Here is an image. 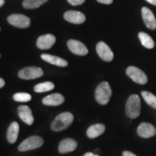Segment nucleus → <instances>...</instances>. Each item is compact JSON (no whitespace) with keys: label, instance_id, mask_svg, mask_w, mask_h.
<instances>
[{"label":"nucleus","instance_id":"a878e982","mask_svg":"<svg viewBox=\"0 0 156 156\" xmlns=\"http://www.w3.org/2000/svg\"><path fill=\"white\" fill-rule=\"evenodd\" d=\"M98 2L105 4V5H110L113 2V0H97Z\"/></svg>","mask_w":156,"mask_h":156},{"label":"nucleus","instance_id":"f03ea898","mask_svg":"<svg viewBox=\"0 0 156 156\" xmlns=\"http://www.w3.org/2000/svg\"><path fill=\"white\" fill-rule=\"evenodd\" d=\"M141 112V102L137 95H132L129 97L126 103V114L129 118H137Z\"/></svg>","mask_w":156,"mask_h":156},{"label":"nucleus","instance_id":"412c9836","mask_svg":"<svg viewBox=\"0 0 156 156\" xmlns=\"http://www.w3.org/2000/svg\"><path fill=\"white\" fill-rule=\"evenodd\" d=\"M54 88V84L51 82H45L39 83L34 87V91L36 93H44L50 91Z\"/></svg>","mask_w":156,"mask_h":156},{"label":"nucleus","instance_id":"aec40b11","mask_svg":"<svg viewBox=\"0 0 156 156\" xmlns=\"http://www.w3.org/2000/svg\"><path fill=\"white\" fill-rule=\"evenodd\" d=\"M139 38L144 47L147 48H153L155 46V43H154L153 38L145 33L140 32L139 34Z\"/></svg>","mask_w":156,"mask_h":156},{"label":"nucleus","instance_id":"393cba45","mask_svg":"<svg viewBox=\"0 0 156 156\" xmlns=\"http://www.w3.org/2000/svg\"><path fill=\"white\" fill-rule=\"evenodd\" d=\"M68 2L71 4L72 5L77 6V5H80L82 4H83L85 2V0H67Z\"/></svg>","mask_w":156,"mask_h":156},{"label":"nucleus","instance_id":"2eb2a0df","mask_svg":"<svg viewBox=\"0 0 156 156\" xmlns=\"http://www.w3.org/2000/svg\"><path fill=\"white\" fill-rule=\"evenodd\" d=\"M77 147V143L75 140L71 138H66L60 142L58 145V152L62 154L73 152Z\"/></svg>","mask_w":156,"mask_h":156},{"label":"nucleus","instance_id":"7ed1b4c3","mask_svg":"<svg viewBox=\"0 0 156 156\" xmlns=\"http://www.w3.org/2000/svg\"><path fill=\"white\" fill-rule=\"evenodd\" d=\"M112 90L110 85L107 82H103L96 87L95 93V100L99 104L106 105L110 101Z\"/></svg>","mask_w":156,"mask_h":156},{"label":"nucleus","instance_id":"c756f323","mask_svg":"<svg viewBox=\"0 0 156 156\" xmlns=\"http://www.w3.org/2000/svg\"><path fill=\"white\" fill-rule=\"evenodd\" d=\"M83 156H99V155H94V154L92 153H85Z\"/></svg>","mask_w":156,"mask_h":156},{"label":"nucleus","instance_id":"4be33fe9","mask_svg":"<svg viewBox=\"0 0 156 156\" xmlns=\"http://www.w3.org/2000/svg\"><path fill=\"white\" fill-rule=\"evenodd\" d=\"M48 0H24L23 5L26 9H35L44 5Z\"/></svg>","mask_w":156,"mask_h":156},{"label":"nucleus","instance_id":"6e6552de","mask_svg":"<svg viewBox=\"0 0 156 156\" xmlns=\"http://www.w3.org/2000/svg\"><path fill=\"white\" fill-rule=\"evenodd\" d=\"M96 51L100 58L103 61L111 62L114 58V53L110 47L104 42L101 41L97 44Z\"/></svg>","mask_w":156,"mask_h":156},{"label":"nucleus","instance_id":"f3484780","mask_svg":"<svg viewBox=\"0 0 156 156\" xmlns=\"http://www.w3.org/2000/svg\"><path fill=\"white\" fill-rule=\"evenodd\" d=\"M20 130V126L18 123L13 122L9 125L7 133V139L10 144H14L17 141Z\"/></svg>","mask_w":156,"mask_h":156},{"label":"nucleus","instance_id":"dca6fc26","mask_svg":"<svg viewBox=\"0 0 156 156\" xmlns=\"http://www.w3.org/2000/svg\"><path fill=\"white\" fill-rule=\"evenodd\" d=\"M64 101V98L60 93H54V94L47 95L43 98L42 103L46 106H56L62 104Z\"/></svg>","mask_w":156,"mask_h":156},{"label":"nucleus","instance_id":"2f4dec72","mask_svg":"<svg viewBox=\"0 0 156 156\" xmlns=\"http://www.w3.org/2000/svg\"><path fill=\"white\" fill-rule=\"evenodd\" d=\"M0 56H1V55H0Z\"/></svg>","mask_w":156,"mask_h":156},{"label":"nucleus","instance_id":"f257e3e1","mask_svg":"<svg viewBox=\"0 0 156 156\" xmlns=\"http://www.w3.org/2000/svg\"><path fill=\"white\" fill-rule=\"evenodd\" d=\"M74 116L69 112L58 114L51 124V129L54 132H61L67 129L73 122Z\"/></svg>","mask_w":156,"mask_h":156},{"label":"nucleus","instance_id":"bb28decb","mask_svg":"<svg viewBox=\"0 0 156 156\" xmlns=\"http://www.w3.org/2000/svg\"><path fill=\"white\" fill-rule=\"evenodd\" d=\"M122 156H136V155H134V153H132V152L129 151H124L122 153Z\"/></svg>","mask_w":156,"mask_h":156},{"label":"nucleus","instance_id":"cd10ccee","mask_svg":"<svg viewBox=\"0 0 156 156\" xmlns=\"http://www.w3.org/2000/svg\"><path fill=\"white\" fill-rule=\"evenodd\" d=\"M5 82L4 80L2 79V78L0 77V88H2V87H3L4 86H5Z\"/></svg>","mask_w":156,"mask_h":156},{"label":"nucleus","instance_id":"a211bd4d","mask_svg":"<svg viewBox=\"0 0 156 156\" xmlns=\"http://www.w3.org/2000/svg\"><path fill=\"white\" fill-rule=\"evenodd\" d=\"M106 130V127L102 124H93L87 129V136L90 139H94L102 134Z\"/></svg>","mask_w":156,"mask_h":156},{"label":"nucleus","instance_id":"423d86ee","mask_svg":"<svg viewBox=\"0 0 156 156\" xmlns=\"http://www.w3.org/2000/svg\"><path fill=\"white\" fill-rule=\"evenodd\" d=\"M44 75V72L40 67H28L20 70L18 76L23 80H34L41 77Z\"/></svg>","mask_w":156,"mask_h":156},{"label":"nucleus","instance_id":"0eeeda50","mask_svg":"<svg viewBox=\"0 0 156 156\" xmlns=\"http://www.w3.org/2000/svg\"><path fill=\"white\" fill-rule=\"evenodd\" d=\"M7 21L13 26L19 28H26L30 26V20L25 15L14 14L7 17Z\"/></svg>","mask_w":156,"mask_h":156},{"label":"nucleus","instance_id":"4468645a","mask_svg":"<svg viewBox=\"0 0 156 156\" xmlns=\"http://www.w3.org/2000/svg\"><path fill=\"white\" fill-rule=\"evenodd\" d=\"M17 112L20 118L23 122H24L25 124L28 125H32L34 124V118L33 116L32 112L30 108L27 106H20L17 108Z\"/></svg>","mask_w":156,"mask_h":156},{"label":"nucleus","instance_id":"20e7f679","mask_svg":"<svg viewBox=\"0 0 156 156\" xmlns=\"http://www.w3.org/2000/svg\"><path fill=\"white\" fill-rule=\"evenodd\" d=\"M44 145V140L39 136H31L25 139L18 147V151L25 152L32 151L41 147Z\"/></svg>","mask_w":156,"mask_h":156},{"label":"nucleus","instance_id":"b1692460","mask_svg":"<svg viewBox=\"0 0 156 156\" xmlns=\"http://www.w3.org/2000/svg\"><path fill=\"white\" fill-rule=\"evenodd\" d=\"M31 98V95L27 93H17L13 95V99L17 102H28Z\"/></svg>","mask_w":156,"mask_h":156},{"label":"nucleus","instance_id":"39448f33","mask_svg":"<svg viewBox=\"0 0 156 156\" xmlns=\"http://www.w3.org/2000/svg\"><path fill=\"white\" fill-rule=\"evenodd\" d=\"M126 75L133 80L134 83L140 85H145L147 82V77L144 72H142L139 68L133 67H129L126 71Z\"/></svg>","mask_w":156,"mask_h":156},{"label":"nucleus","instance_id":"9d476101","mask_svg":"<svg viewBox=\"0 0 156 156\" xmlns=\"http://www.w3.org/2000/svg\"><path fill=\"white\" fill-rule=\"evenodd\" d=\"M137 134L140 137L150 138L156 134V129L153 124L150 123L143 122L140 124L137 128Z\"/></svg>","mask_w":156,"mask_h":156},{"label":"nucleus","instance_id":"6ab92c4d","mask_svg":"<svg viewBox=\"0 0 156 156\" xmlns=\"http://www.w3.org/2000/svg\"><path fill=\"white\" fill-rule=\"evenodd\" d=\"M41 58L48 63L58 66V67H67L68 65V62L65 59L56 56L50 55V54H42Z\"/></svg>","mask_w":156,"mask_h":156},{"label":"nucleus","instance_id":"c85d7f7f","mask_svg":"<svg viewBox=\"0 0 156 156\" xmlns=\"http://www.w3.org/2000/svg\"><path fill=\"white\" fill-rule=\"evenodd\" d=\"M147 2L152 4V5L156 6V0H146Z\"/></svg>","mask_w":156,"mask_h":156},{"label":"nucleus","instance_id":"7c9ffc66","mask_svg":"<svg viewBox=\"0 0 156 156\" xmlns=\"http://www.w3.org/2000/svg\"><path fill=\"white\" fill-rule=\"evenodd\" d=\"M4 4H5V0H0V7L3 6Z\"/></svg>","mask_w":156,"mask_h":156},{"label":"nucleus","instance_id":"1a4fd4ad","mask_svg":"<svg viewBox=\"0 0 156 156\" xmlns=\"http://www.w3.org/2000/svg\"><path fill=\"white\" fill-rule=\"evenodd\" d=\"M67 46L72 53L79 56H85L88 53V50L85 44L77 40H69Z\"/></svg>","mask_w":156,"mask_h":156},{"label":"nucleus","instance_id":"5701e85b","mask_svg":"<svg viewBox=\"0 0 156 156\" xmlns=\"http://www.w3.org/2000/svg\"><path fill=\"white\" fill-rule=\"evenodd\" d=\"M142 96L146 103L151 106L152 108L156 109V96L153 93L147 92V91H142L141 93Z\"/></svg>","mask_w":156,"mask_h":156},{"label":"nucleus","instance_id":"9b49d317","mask_svg":"<svg viewBox=\"0 0 156 156\" xmlns=\"http://www.w3.org/2000/svg\"><path fill=\"white\" fill-rule=\"evenodd\" d=\"M56 42L55 36L52 34H46L40 36L37 40V47L40 49H48Z\"/></svg>","mask_w":156,"mask_h":156},{"label":"nucleus","instance_id":"f8f14e48","mask_svg":"<svg viewBox=\"0 0 156 156\" xmlns=\"http://www.w3.org/2000/svg\"><path fill=\"white\" fill-rule=\"evenodd\" d=\"M64 17L68 22L73 24H82L85 21V16L79 11H67L64 13Z\"/></svg>","mask_w":156,"mask_h":156},{"label":"nucleus","instance_id":"ddd939ff","mask_svg":"<svg viewBox=\"0 0 156 156\" xmlns=\"http://www.w3.org/2000/svg\"><path fill=\"white\" fill-rule=\"evenodd\" d=\"M142 16L144 23L148 28L154 30L156 28V19L154 14L151 9L147 7H142Z\"/></svg>","mask_w":156,"mask_h":156}]
</instances>
